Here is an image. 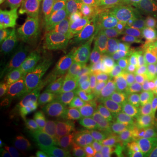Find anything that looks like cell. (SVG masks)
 <instances>
[{
	"label": "cell",
	"mask_w": 157,
	"mask_h": 157,
	"mask_svg": "<svg viewBox=\"0 0 157 157\" xmlns=\"http://www.w3.org/2000/svg\"><path fill=\"white\" fill-rule=\"evenodd\" d=\"M78 62L77 37L56 33L49 45L34 58L33 68L45 82L59 84L75 73Z\"/></svg>",
	"instance_id": "cell-1"
},
{
	"label": "cell",
	"mask_w": 157,
	"mask_h": 157,
	"mask_svg": "<svg viewBox=\"0 0 157 157\" xmlns=\"http://www.w3.org/2000/svg\"><path fill=\"white\" fill-rule=\"evenodd\" d=\"M141 78L128 68L107 63H96L91 70L88 94L101 101L121 100L131 96Z\"/></svg>",
	"instance_id": "cell-2"
},
{
	"label": "cell",
	"mask_w": 157,
	"mask_h": 157,
	"mask_svg": "<svg viewBox=\"0 0 157 157\" xmlns=\"http://www.w3.org/2000/svg\"><path fill=\"white\" fill-rule=\"evenodd\" d=\"M55 108L56 101L51 94L43 93L35 97L2 143L1 155L11 152L24 140L40 135Z\"/></svg>",
	"instance_id": "cell-3"
},
{
	"label": "cell",
	"mask_w": 157,
	"mask_h": 157,
	"mask_svg": "<svg viewBox=\"0 0 157 157\" xmlns=\"http://www.w3.org/2000/svg\"><path fill=\"white\" fill-rule=\"evenodd\" d=\"M151 99V96H147L118 119L103 145L105 148L114 155L128 150L135 143L147 123V107Z\"/></svg>",
	"instance_id": "cell-4"
},
{
	"label": "cell",
	"mask_w": 157,
	"mask_h": 157,
	"mask_svg": "<svg viewBox=\"0 0 157 157\" xmlns=\"http://www.w3.org/2000/svg\"><path fill=\"white\" fill-rule=\"evenodd\" d=\"M35 17L22 18L19 21H0V55L15 57L28 55L33 49V41L36 36L34 27Z\"/></svg>",
	"instance_id": "cell-5"
},
{
	"label": "cell",
	"mask_w": 157,
	"mask_h": 157,
	"mask_svg": "<svg viewBox=\"0 0 157 157\" xmlns=\"http://www.w3.org/2000/svg\"><path fill=\"white\" fill-rule=\"evenodd\" d=\"M79 5L78 0H46L38 27H52L56 33L77 37Z\"/></svg>",
	"instance_id": "cell-6"
},
{
	"label": "cell",
	"mask_w": 157,
	"mask_h": 157,
	"mask_svg": "<svg viewBox=\"0 0 157 157\" xmlns=\"http://www.w3.org/2000/svg\"><path fill=\"white\" fill-rule=\"evenodd\" d=\"M103 127L101 118H87L63 142L52 148L50 157H84Z\"/></svg>",
	"instance_id": "cell-7"
},
{
	"label": "cell",
	"mask_w": 157,
	"mask_h": 157,
	"mask_svg": "<svg viewBox=\"0 0 157 157\" xmlns=\"http://www.w3.org/2000/svg\"><path fill=\"white\" fill-rule=\"evenodd\" d=\"M81 119L80 108L73 101L62 104L46 123L40 137L52 148L71 135Z\"/></svg>",
	"instance_id": "cell-8"
},
{
	"label": "cell",
	"mask_w": 157,
	"mask_h": 157,
	"mask_svg": "<svg viewBox=\"0 0 157 157\" xmlns=\"http://www.w3.org/2000/svg\"><path fill=\"white\" fill-rule=\"evenodd\" d=\"M34 90V68L31 59L27 57L17 73L4 86L1 103L10 110L17 109L32 98Z\"/></svg>",
	"instance_id": "cell-9"
},
{
	"label": "cell",
	"mask_w": 157,
	"mask_h": 157,
	"mask_svg": "<svg viewBox=\"0 0 157 157\" xmlns=\"http://www.w3.org/2000/svg\"><path fill=\"white\" fill-rule=\"evenodd\" d=\"M136 33L131 16L105 25L95 40L91 43V55L95 62L101 55Z\"/></svg>",
	"instance_id": "cell-10"
},
{
	"label": "cell",
	"mask_w": 157,
	"mask_h": 157,
	"mask_svg": "<svg viewBox=\"0 0 157 157\" xmlns=\"http://www.w3.org/2000/svg\"><path fill=\"white\" fill-rule=\"evenodd\" d=\"M140 48L139 37L135 34L101 55L94 63H107L128 68L143 78L147 73L140 64Z\"/></svg>",
	"instance_id": "cell-11"
},
{
	"label": "cell",
	"mask_w": 157,
	"mask_h": 157,
	"mask_svg": "<svg viewBox=\"0 0 157 157\" xmlns=\"http://www.w3.org/2000/svg\"><path fill=\"white\" fill-rule=\"evenodd\" d=\"M108 6V0H86V2L84 18L91 43L95 40L103 28Z\"/></svg>",
	"instance_id": "cell-12"
},
{
	"label": "cell",
	"mask_w": 157,
	"mask_h": 157,
	"mask_svg": "<svg viewBox=\"0 0 157 157\" xmlns=\"http://www.w3.org/2000/svg\"><path fill=\"white\" fill-rule=\"evenodd\" d=\"M131 17L137 34L157 23V0H135Z\"/></svg>",
	"instance_id": "cell-13"
},
{
	"label": "cell",
	"mask_w": 157,
	"mask_h": 157,
	"mask_svg": "<svg viewBox=\"0 0 157 157\" xmlns=\"http://www.w3.org/2000/svg\"><path fill=\"white\" fill-rule=\"evenodd\" d=\"M52 147L37 135L19 143L11 151L10 157H42L51 153Z\"/></svg>",
	"instance_id": "cell-14"
},
{
	"label": "cell",
	"mask_w": 157,
	"mask_h": 157,
	"mask_svg": "<svg viewBox=\"0 0 157 157\" xmlns=\"http://www.w3.org/2000/svg\"><path fill=\"white\" fill-rule=\"evenodd\" d=\"M157 147V125L147 122L135 141L134 150L151 156Z\"/></svg>",
	"instance_id": "cell-15"
},
{
	"label": "cell",
	"mask_w": 157,
	"mask_h": 157,
	"mask_svg": "<svg viewBox=\"0 0 157 157\" xmlns=\"http://www.w3.org/2000/svg\"><path fill=\"white\" fill-rule=\"evenodd\" d=\"M135 0H121L110 3L107 7L103 27L111 23L117 22L125 17L131 16Z\"/></svg>",
	"instance_id": "cell-16"
},
{
	"label": "cell",
	"mask_w": 157,
	"mask_h": 157,
	"mask_svg": "<svg viewBox=\"0 0 157 157\" xmlns=\"http://www.w3.org/2000/svg\"><path fill=\"white\" fill-rule=\"evenodd\" d=\"M46 0H12L13 10L20 15L21 18L36 17L43 10Z\"/></svg>",
	"instance_id": "cell-17"
},
{
	"label": "cell",
	"mask_w": 157,
	"mask_h": 157,
	"mask_svg": "<svg viewBox=\"0 0 157 157\" xmlns=\"http://www.w3.org/2000/svg\"><path fill=\"white\" fill-rule=\"evenodd\" d=\"M140 64L147 73L157 67V39L140 45Z\"/></svg>",
	"instance_id": "cell-18"
},
{
	"label": "cell",
	"mask_w": 157,
	"mask_h": 157,
	"mask_svg": "<svg viewBox=\"0 0 157 157\" xmlns=\"http://www.w3.org/2000/svg\"><path fill=\"white\" fill-rule=\"evenodd\" d=\"M24 60L14 57H1L0 59V85L4 86L11 79L20 69Z\"/></svg>",
	"instance_id": "cell-19"
},
{
	"label": "cell",
	"mask_w": 157,
	"mask_h": 157,
	"mask_svg": "<svg viewBox=\"0 0 157 157\" xmlns=\"http://www.w3.org/2000/svg\"><path fill=\"white\" fill-rule=\"evenodd\" d=\"M140 46L157 39V23L143 28L138 33Z\"/></svg>",
	"instance_id": "cell-20"
},
{
	"label": "cell",
	"mask_w": 157,
	"mask_h": 157,
	"mask_svg": "<svg viewBox=\"0 0 157 157\" xmlns=\"http://www.w3.org/2000/svg\"><path fill=\"white\" fill-rule=\"evenodd\" d=\"M147 122L157 125V95L152 98L147 107Z\"/></svg>",
	"instance_id": "cell-21"
},
{
	"label": "cell",
	"mask_w": 157,
	"mask_h": 157,
	"mask_svg": "<svg viewBox=\"0 0 157 157\" xmlns=\"http://www.w3.org/2000/svg\"><path fill=\"white\" fill-rule=\"evenodd\" d=\"M147 76L145 78L143 85L149 86V87H156L157 86V67L154 69L150 70L148 73L147 74Z\"/></svg>",
	"instance_id": "cell-22"
},
{
	"label": "cell",
	"mask_w": 157,
	"mask_h": 157,
	"mask_svg": "<svg viewBox=\"0 0 157 157\" xmlns=\"http://www.w3.org/2000/svg\"><path fill=\"white\" fill-rule=\"evenodd\" d=\"M129 157H151L149 155H144V154H141L140 152L135 151L134 149H132V151L130 152V155Z\"/></svg>",
	"instance_id": "cell-23"
},
{
	"label": "cell",
	"mask_w": 157,
	"mask_h": 157,
	"mask_svg": "<svg viewBox=\"0 0 157 157\" xmlns=\"http://www.w3.org/2000/svg\"><path fill=\"white\" fill-rule=\"evenodd\" d=\"M130 155V152L128 150H125V151L121 152V153H120L118 155H116L115 157H129Z\"/></svg>",
	"instance_id": "cell-24"
},
{
	"label": "cell",
	"mask_w": 157,
	"mask_h": 157,
	"mask_svg": "<svg viewBox=\"0 0 157 157\" xmlns=\"http://www.w3.org/2000/svg\"><path fill=\"white\" fill-rule=\"evenodd\" d=\"M11 0H0V6L1 8H3L4 6H6Z\"/></svg>",
	"instance_id": "cell-25"
},
{
	"label": "cell",
	"mask_w": 157,
	"mask_h": 157,
	"mask_svg": "<svg viewBox=\"0 0 157 157\" xmlns=\"http://www.w3.org/2000/svg\"><path fill=\"white\" fill-rule=\"evenodd\" d=\"M157 156V147L155 149V151L152 153L151 157H156Z\"/></svg>",
	"instance_id": "cell-26"
},
{
	"label": "cell",
	"mask_w": 157,
	"mask_h": 157,
	"mask_svg": "<svg viewBox=\"0 0 157 157\" xmlns=\"http://www.w3.org/2000/svg\"><path fill=\"white\" fill-rule=\"evenodd\" d=\"M118 1H121V0H108L109 4H110V3H113V2H118Z\"/></svg>",
	"instance_id": "cell-27"
},
{
	"label": "cell",
	"mask_w": 157,
	"mask_h": 157,
	"mask_svg": "<svg viewBox=\"0 0 157 157\" xmlns=\"http://www.w3.org/2000/svg\"><path fill=\"white\" fill-rule=\"evenodd\" d=\"M50 154L51 153H49V154H47V155H44V156L42 157H50Z\"/></svg>",
	"instance_id": "cell-28"
},
{
	"label": "cell",
	"mask_w": 157,
	"mask_h": 157,
	"mask_svg": "<svg viewBox=\"0 0 157 157\" xmlns=\"http://www.w3.org/2000/svg\"><path fill=\"white\" fill-rule=\"evenodd\" d=\"M78 2H79V3H80V4H81V3H82V2H83V0H78Z\"/></svg>",
	"instance_id": "cell-29"
},
{
	"label": "cell",
	"mask_w": 157,
	"mask_h": 157,
	"mask_svg": "<svg viewBox=\"0 0 157 157\" xmlns=\"http://www.w3.org/2000/svg\"><path fill=\"white\" fill-rule=\"evenodd\" d=\"M156 157H157V156H156Z\"/></svg>",
	"instance_id": "cell-30"
}]
</instances>
